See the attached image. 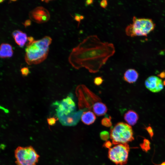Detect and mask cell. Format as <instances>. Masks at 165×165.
I'll return each mask as SVG.
<instances>
[{
  "label": "cell",
  "mask_w": 165,
  "mask_h": 165,
  "mask_svg": "<svg viewBox=\"0 0 165 165\" xmlns=\"http://www.w3.org/2000/svg\"><path fill=\"white\" fill-rule=\"evenodd\" d=\"M109 136V133L107 131H103L100 133V136L101 139L104 141H106L108 139Z\"/></svg>",
  "instance_id": "obj_19"
},
{
  "label": "cell",
  "mask_w": 165,
  "mask_h": 165,
  "mask_svg": "<svg viewBox=\"0 0 165 165\" xmlns=\"http://www.w3.org/2000/svg\"><path fill=\"white\" fill-rule=\"evenodd\" d=\"M146 88L153 93L160 92L163 88V82L159 77L155 76H151L146 79L145 82Z\"/></svg>",
  "instance_id": "obj_10"
},
{
  "label": "cell",
  "mask_w": 165,
  "mask_h": 165,
  "mask_svg": "<svg viewBox=\"0 0 165 165\" xmlns=\"http://www.w3.org/2000/svg\"><path fill=\"white\" fill-rule=\"evenodd\" d=\"M17 165H36L39 156L31 146L18 147L15 151Z\"/></svg>",
  "instance_id": "obj_5"
},
{
  "label": "cell",
  "mask_w": 165,
  "mask_h": 165,
  "mask_svg": "<svg viewBox=\"0 0 165 165\" xmlns=\"http://www.w3.org/2000/svg\"><path fill=\"white\" fill-rule=\"evenodd\" d=\"M23 24L26 28L30 26L31 24V20L28 19L26 20Z\"/></svg>",
  "instance_id": "obj_26"
},
{
  "label": "cell",
  "mask_w": 165,
  "mask_h": 165,
  "mask_svg": "<svg viewBox=\"0 0 165 165\" xmlns=\"http://www.w3.org/2000/svg\"><path fill=\"white\" fill-rule=\"evenodd\" d=\"M83 112V109L75 111L66 116L60 117L58 119L63 126H74L79 122Z\"/></svg>",
  "instance_id": "obj_9"
},
{
  "label": "cell",
  "mask_w": 165,
  "mask_h": 165,
  "mask_svg": "<svg viewBox=\"0 0 165 165\" xmlns=\"http://www.w3.org/2000/svg\"><path fill=\"white\" fill-rule=\"evenodd\" d=\"M110 136L114 145L127 144L134 139L131 126L122 122L117 123L111 128Z\"/></svg>",
  "instance_id": "obj_4"
},
{
  "label": "cell",
  "mask_w": 165,
  "mask_h": 165,
  "mask_svg": "<svg viewBox=\"0 0 165 165\" xmlns=\"http://www.w3.org/2000/svg\"><path fill=\"white\" fill-rule=\"evenodd\" d=\"M52 39L46 36L39 40L27 43L25 49V59L28 65L39 64L46 58L49 52V46Z\"/></svg>",
  "instance_id": "obj_2"
},
{
  "label": "cell",
  "mask_w": 165,
  "mask_h": 165,
  "mask_svg": "<svg viewBox=\"0 0 165 165\" xmlns=\"http://www.w3.org/2000/svg\"><path fill=\"white\" fill-rule=\"evenodd\" d=\"M28 42L27 43H30L32 42L34 40L33 37L29 36L28 37Z\"/></svg>",
  "instance_id": "obj_28"
},
{
  "label": "cell",
  "mask_w": 165,
  "mask_h": 165,
  "mask_svg": "<svg viewBox=\"0 0 165 165\" xmlns=\"http://www.w3.org/2000/svg\"><path fill=\"white\" fill-rule=\"evenodd\" d=\"M160 76L161 77H165V72H163L160 74Z\"/></svg>",
  "instance_id": "obj_30"
},
{
  "label": "cell",
  "mask_w": 165,
  "mask_h": 165,
  "mask_svg": "<svg viewBox=\"0 0 165 165\" xmlns=\"http://www.w3.org/2000/svg\"><path fill=\"white\" fill-rule=\"evenodd\" d=\"M48 124L50 125L54 124L56 122V119L54 117H50L47 119Z\"/></svg>",
  "instance_id": "obj_24"
},
{
  "label": "cell",
  "mask_w": 165,
  "mask_h": 165,
  "mask_svg": "<svg viewBox=\"0 0 165 165\" xmlns=\"http://www.w3.org/2000/svg\"><path fill=\"white\" fill-rule=\"evenodd\" d=\"M93 2V1L92 0H87L86 1V5L87 6L92 4Z\"/></svg>",
  "instance_id": "obj_29"
},
{
  "label": "cell",
  "mask_w": 165,
  "mask_h": 165,
  "mask_svg": "<svg viewBox=\"0 0 165 165\" xmlns=\"http://www.w3.org/2000/svg\"><path fill=\"white\" fill-rule=\"evenodd\" d=\"M56 106V115L57 118L66 116L75 111L76 106L72 93H70L61 101H56L52 104Z\"/></svg>",
  "instance_id": "obj_7"
},
{
  "label": "cell",
  "mask_w": 165,
  "mask_h": 165,
  "mask_svg": "<svg viewBox=\"0 0 165 165\" xmlns=\"http://www.w3.org/2000/svg\"><path fill=\"white\" fill-rule=\"evenodd\" d=\"M100 5L101 7L105 8L108 5L107 0H103L101 1L100 2Z\"/></svg>",
  "instance_id": "obj_25"
},
{
  "label": "cell",
  "mask_w": 165,
  "mask_h": 165,
  "mask_svg": "<svg viewBox=\"0 0 165 165\" xmlns=\"http://www.w3.org/2000/svg\"><path fill=\"white\" fill-rule=\"evenodd\" d=\"M144 128L147 131L151 139L152 140V138L154 135V133L152 127L149 126L147 127H145Z\"/></svg>",
  "instance_id": "obj_22"
},
{
  "label": "cell",
  "mask_w": 165,
  "mask_h": 165,
  "mask_svg": "<svg viewBox=\"0 0 165 165\" xmlns=\"http://www.w3.org/2000/svg\"><path fill=\"white\" fill-rule=\"evenodd\" d=\"M16 43L20 47H23L28 40L26 34L19 30L14 31L12 34Z\"/></svg>",
  "instance_id": "obj_11"
},
{
  "label": "cell",
  "mask_w": 165,
  "mask_h": 165,
  "mask_svg": "<svg viewBox=\"0 0 165 165\" xmlns=\"http://www.w3.org/2000/svg\"><path fill=\"white\" fill-rule=\"evenodd\" d=\"M84 16L82 15L78 14H76L75 15L74 19L78 22L79 25L81 20L84 19Z\"/></svg>",
  "instance_id": "obj_23"
},
{
  "label": "cell",
  "mask_w": 165,
  "mask_h": 165,
  "mask_svg": "<svg viewBox=\"0 0 165 165\" xmlns=\"http://www.w3.org/2000/svg\"><path fill=\"white\" fill-rule=\"evenodd\" d=\"M163 85H165V80L163 82Z\"/></svg>",
  "instance_id": "obj_33"
},
{
  "label": "cell",
  "mask_w": 165,
  "mask_h": 165,
  "mask_svg": "<svg viewBox=\"0 0 165 165\" xmlns=\"http://www.w3.org/2000/svg\"><path fill=\"white\" fill-rule=\"evenodd\" d=\"M20 71L22 75L24 76H27L30 72L28 67H24L21 68Z\"/></svg>",
  "instance_id": "obj_21"
},
{
  "label": "cell",
  "mask_w": 165,
  "mask_h": 165,
  "mask_svg": "<svg viewBox=\"0 0 165 165\" xmlns=\"http://www.w3.org/2000/svg\"><path fill=\"white\" fill-rule=\"evenodd\" d=\"M130 147L127 144H119L109 148L108 157L117 165H124L128 161Z\"/></svg>",
  "instance_id": "obj_6"
},
{
  "label": "cell",
  "mask_w": 165,
  "mask_h": 165,
  "mask_svg": "<svg viewBox=\"0 0 165 165\" xmlns=\"http://www.w3.org/2000/svg\"><path fill=\"white\" fill-rule=\"evenodd\" d=\"M139 116L138 114L132 110H129L124 115V118L125 121L130 125H135L138 120Z\"/></svg>",
  "instance_id": "obj_13"
},
{
  "label": "cell",
  "mask_w": 165,
  "mask_h": 165,
  "mask_svg": "<svg viewBox=\"0 0 165 165\" xmlns=\"http://www.w3.org/2000/svg\"><path fill=\"white\" fill-rule=\"evenodd\" d=\"M104 80L101 77H97L94 79V83L97 86L101 85L103 82Z\"/></svg>",
  "instance_id": "obj_20"
},
{
  "label": "cell",
  "mask_w": 165,
  "mask_h": 165,
  "mask_svg": "<svg viewBox=\"0 0 165 165\" xmlns=\"http://www.w3.org/2000/svg\"><path fill=\"white\" fill-rule=\"evenodd\" d=\"M138 77V74L135 69H129L124 73V80L126 82L132 83L136 81Z\"/></svg>",
  "instance_id": "obj_12"
},
{
  "label": "cell",
  "mask_w": 165,
  "mask_h": 165,
  "mask_svg": "<svg viewBox=\"0 0 165 165\" xmlns=\"http://www.w3.org/2000/svg\"><path fill=\"white\" fill-rule=\"evenodd\" d=\"M13 50L11 46L7 43H2L0 46V57L6 58L12 57Z\"/></svg>",
  "instance_id": "obj_14"
},
{
  "label": "cell",
  "mask_w": 165,
  "mask_h": 165,
  "mask_svg": "<svg viewBox=\"0 0 165 165\" xmlns=\"http://www.w3.org/2000/svg\"><path fill=\"white\" fill-rule=\"evenodd\" d=\"M155 164L156 165H165V161L160 164Z\"/></svg>",
  "instance_id": "obj_31"
},
{
  "label": "cell",
  "mask_w": 165,
  "mask_h": 165,
  "mask_svg": "<svg viewBox=\"0 0 165 165\" xmlns=\"http://www.w3.org/2000/svg\"><path fill=\"white\" fill-rule=\"evenodd\" d=\"M101 124L107 127H109L111 126L112 123L111 122V117H106L103 118L101 121Z\"/></svg>",
  "instance_id": "obj_18"
},
{
  "label": "cell",
  "mask_w": 165,
  "mask_h": 165,
  "mask_svg": "<svg viewBox=\"0 0 165 165\" xmlns=\"http://www.w3.org/2000/svg\"><path fill=\"white\" fill-rule=\"evenodd\" d=\"M3 1H4L3 0H0V3H2V2Z\"/></svg>",
  "instance_id": "obj_32"
},
{
  "label": "cell",
  "mask_w": 165,
  "mask_h": 165,
  "mask_svg": "<svg viewBox=\"0 0 165 165\" xmlns=\"http://www.w3.org/2000/svg\"><path fill=\"white\" fill-rule=\"evenodd\" d=\"M140 146L143 151L147 152L150 149V143L149 140L145 138L143 140V143L140 145Z\"/></svg>",
  "instance_id": "obj_17"
},
{
  "label": "cell",
  "mask_w": 165,
  "mask_h": 165,
  "mask_svg": "<svg viewBox=\"0 0 165 165\" xmlns=\"http://www.w3.org/2000/svg\"><path fill=\"white\" fill-rule=\"evenodd\" d=\"M82 122L85 124L90 125L95 121L96 117L95 114L90 111L83 112L81 117Z\"/></svg>",
  "instance_id": "obj_16"
},
{
  "label": "cell",
  "mask_w": 165,
  "mask_h": 165,
  "mask_svg": "<svg viewBox=\"0 0 165 165\" xmlns=\"http://www.w3.org/2000/svg\"><path fill=\"white\" fill-rule=\"evenodd\" d=\"M115 52L112 43L101 41L97 35H90L72 49L68 61L76 69L84 67L90 71L95 72Z\"/></svg>",
  "instance_id": "obj_1"
},
{
  "label": "cell",
  "mask_w": 165,
  "mask_h": 165,
  "mask_svg": "<svg viewBox=\"0 0 165 165\" xmlns=\"http://www.w3.org/2000/svg\"><path fill=\"white\" fill-rule=\"evenodd\" d=\"M112 145V144L110 141H107L105 142L103 145V146L105 148H110Z\"/></svg>",
  "instance_id": "obj_27"
},
{
  "label": "cell",
  "mask_w": 165,
  "mask_h": 165,
  "mask_svg": "<svg viewBox=\"0 0 165 165\" xmlns=\"http://www.w3.org/2000/svg\"><path fill=\"white\" fill-rule=\"evenodd\" d=\"M31 20L38 24H41L48 21L50 19V15L48 11L42 6H38L29 13Z\"/></svg>",
  "instance_id": "obj_8"
},
{
  "label": "cell",
  "mask_w": 165,
  "mask_h": 165,
  "mask_svg": "<svg viewBox=\"0 0 165 165\" xmlns=\"http://www.w3.org/2000/svg\"><path fill=\"white\" fill-rule=\"evenodd\" d=\"M155 26L151 19L138 18L134 16L132 23L126 27L125 33L127 35L131 37L147 36L154 29Z\"/></svg>",
  "instance_id": "obj_3"
},
{
  "label": "cell",
  "mask_w": 165,
  "mask_h": 165,
  "mask_svg": "<svg viewBox=\"0 0 165 165\" xmlns=\"http://www.w3.org/2000/svg\"><path fill=\"white\" fill-rule=\"evenodd\" d=\"M93 110L98 116L104 115L108 111L107 108L104 103L98 102L95 103L93 106Z\"/></svg>",
  "instance_id": "obj_15"
}]
</instances>
